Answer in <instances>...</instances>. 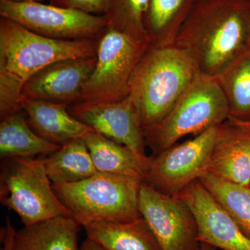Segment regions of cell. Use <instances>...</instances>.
<instances>
[{"instance_id":"f1b7e54d","label":"cell","mask_w":250,"mask_h":250,"mask_svg":"<svg viewBox=\"0 0 250 250\" xmlns=\"http://www.w3.org/2000/svg\"><path fill=\"white\" fill-rule=\"evenodd\" d=\"M200 250H219L218 248L210 246V245L207 244V243H201V248Z\"/></svg>"},{"instance_id":"e0dca14e","label":"cell","mask_w":250,"mask_h":250,"mask_svg":"<svg viewBox=\"0 0 250 250\" xmlns=\"http://www.w3.org/2000/svg\"><path fill=\"white\" fill-rule=\"evenodd\" d=\"M80 226L68 216L24 226L16 231L13 250H80Z\"/></svg>"},{"instance_id":"cb8c5ba5","label":"cell","mask_w":250,"mask_h":250,"mask_svg":"<svg viewBox=\"0 0 250 250\" xmlns=\"http://www.w3.org/2000/svg\"><path fill=\"white\" fill-rule=\"evenodd\" d=\"M150 0H111L104 15L107 28L150 43L146 19Z\"/></svg>"},{"instance_id":"ba28073f","label":"cell","mask_w":250,"mask_h":250,"mask_svg":"<svg viewBox=\"0 0 250 250\" xmlns=\"http://www.w3.org/2000/svg\"><path fill=\"white\" fill-rule=\"evenodd\" d=\"M221 125L148 157L143 182L162 193L178 197L186 187L207 172Z\"/></svg>"},{"instance_id":"8fae6325","label":"cell","mask_w":250,"mask_h":250,"mask_svg":"<svg viewBox=\"0 0 250 250\" xmlns=\"http://www.w3.org/2000/svg\"><path fill=\"white\" fill-rule=\"evenodd\" d=\"M178 197L195 216L200 243L219 250H250L249 238L199 179L189 184Z\"/></svg>"},{"instance_id":"ac0fdd59","label":"cell","mask_w":250,"mask_h":250,"mask_svg":"<svg viewBox=\"0 0 250 250\" xmlns=\"http://www.w3.org/2000/svg\"><path fill=\"white\" fill-rule=\"evenodd\" d=\"M83 139L98 172L135 177L143 182L148 158L142 159L130 148L95 131Z\"/></svg>"},{"instance_id":"9c48e42d","label":"cell","mask_w":250,"mask_h":250,"mask_svg":"<svg viewBox=\"0 0 250 250\" xmlns=\"http://www.w3.org/2000/svg\"><path fill=\"white\" fill-rule=\"evenodd\" d=\"M0 16L36 34L59 40L99 39L108 27L104 16L41 2L0 0Z\"/></svg>"},{"instance_id":"5bb4252c","label":"cell","mask_w":250,"mask_h":250,"mask_svg":"<svg viewBox=\"0 0 250 250\" xmlns=\"http://www.w3.org/2000/svg\"><path fill=\"white\" fill-rule=\"evenodd\" d=\"M207 172L230 183L250 188V135L228 121L222 125Z\"/></svg>"},{"instance_id":"4dcf8cb0","label":"cell","mask_w":250,"mask_h":250,"mask_svg":"<svg viewBox=\"0 0 250 250\" xmlns=\"http://www.w3.org/2000/svg\"></svg>"},{"instance_id":"9a60e30c","label":"cell","mask_w":250,"mask_h":250,"mask_svg":"<svg viewBox=\"0 0 250 250\" xmlns=\"http://www.w3.org/2000/svg\"><path fill=\"white\" fill-rule=\"evenodd\" d=\"M67 106L41 100H24L22 103L31 128L44 139L61 146L94 131L72 116Z\"/></svg>"},{"instance_id":"52a82bcc","label":"cell","mask_w":250,"mask_h":250,"mask_svg":"<svg viewBox=\"0 0 250 250\" xmlns=\"http://www.w3.org/2000/svg\"><path fill=\"white\" fill-rule=\"evenodd\" d=\"M149 45L107 28L99 39L96 65L77 103H116L128 98L133 72Z\"/></svg>"},{"instance_id":"d6986e66","label":"cell","mask_w":250,"mask_h":250,"mask_svg":"<svg viewBox=\"0 0 250 250\" xmlns=\"http://www.w3.org/2000/svg\"><path fill=\"white\" fill-rule=\"evenodd\" d=\"M20 111L1 118V158L34 157L49 155L61 146L44 139L31 128L25 113Z\"/></svg>"},{"instance_id":"4fadbf2b","label":"cell","mask_w":250,"mask_h":250,"mask_svg":"<svg viewBox=\"0 0 250 250\" xmlns=\"http://www.w3.org/2000/svg\"><path fill=\"white\" fill-rule=\"evenodd\" d=\"M96 62L97 56L50 64L27 81L23 87L22 100H41L67 106L77 103Z\"/></svg>"},{"instance_id":"f546056e","label":"cell","mask_w":250,"mask_h":250,"mask_svg":"<svg viewBox=\"0 0 250 250\" xmlns=\"http://www.w3.org/2000/svg\"><path fill=\"white\" fill-rule=\"evenodd\" d=\"M12 2H40L42 0H7Z\"/></svg>"},{"instance_id":"7402d4cb","label":"cell","mask_w":250,"mask_h":250,"mask_svg":"<svg viewBox=\"0 0 250 250\" xmlns=\"http://www.w3.org/2000/svg\"><path fill=\"white\" fill-rule=\"evenodd\" d=\"M223 90L229 108V118L250 119V47L214 77Z\"/></svg>"},{"instance_id":"3957f363","label":"cell","mask_w":250,"mask_h":250,"mask_svg":"<svg viewBox=\"0 0 250 250\" xmlns=\"http://www.w3.org/2000/svg\"><path fill=\"white\" fill-rule=\"evenodd\" d=\"M201 74L196 60L184 46L150 44L129 83V96L143 131L165 118Z\"/></svg>"},{"instance_id":"7c38bea8","label":"cell","mask_w":250,"mask_h":250,"mask_svg":"<svg viewBox=\"0 0 250 250\" xmlns=\"http://www.w3.org/2000/svg\"><path fill=\"white\" fill-rule=\"evenodd\" d=\"M69 113L105 137L126 146L143 159L144 136L132 100L108 103H75L67 106Z\"/></svg>"},{"instance_id":"44dd1931","label":"cell","mask_w":250,"mask_h":250,"mask_svg":"<svg viewBox=\"0 0 250 250\" xmlns=\"http://www.w3.org/2000/svg\"><path fill=\"white\" fill-rule=\"evenodd\" d=\"M198 0H150L146 29L153 45H171Z\"/></svg>"},{"instance_id":"8992f818","label":"cell","mask_w":250,"mask_h":250,"mask_svg":"<svg viewBox=\"0 0 250 250\" xmlns=\"http://www.w3.org/2000/svg\"><path fill=\"white\" fill-rule=\"evenodd\" d=\"M0 169V202L16 212L24 226L71 217L54 192L43 158H2Z\"/></svg>"},{"instance_id":"2e32d148","label":"cell","mask_w":250,"mask_h":250,"mask_svg":"<svg viewBox=\"0 0 250 250\" xmlns=\"http://www.w3.org/2000/svg\"><path fill=\"white\" fill-rule=\"evenodd\" d=\"M83 228L87 238L106 250H163L142 215L125 223L95 221Z\"/></svg>"},{"instance_id":"83f0119b","label":"cell","mask_w":250,"mask_h":250,"mask_svg":"<svg viewBox=\"0 0 250 250\" xmlns=\"http://www.w3.org/2000/svg\"><path fill=\"white\" fill-rule=\"evenodd\" d=\"M80 250H106L103 246L92 241L89 238H87L82 243L80 247Z\"/></svg>"},{"instance_id":"5b68a950","label":"cell","mask_w":250,"mask_h":250,"mask_svg":"<svg viewBox=\"0 0 250 250\" xmlns=\"http://www.w3.org/2000/svg\"><path fill=\"white\" fill-rule=\"evenodd\" d=\"M229 118L228 100L216 79L201 74L165 118L143 131L145 143L155 155L184 136L201 134L224 124Z\"/></svg>"},{"instance_id":"6da1fadb","label":"cell","mask_w":250,"mask_h":250,"mask_svg":"<svg viewBox=\"0 0 250 250\" xmlns=\"http://www.w3.org/2000/svg\"><path fill=\"white\" fill-rule=\"evenodd\" d=\"M99 39H51L36 34L11 20L1 18V118L22 111L23 87L31 77L55 62L96 57Z\"/></svg>"},{"instance_id":"484cf974","label":"cell","mask_w":250,"mask_h":250,"mask_svg":"<svg viewBox=\"0 0 250 250\" xmlns=\"http://www.w3.org/2000/svg\"><path fill=\"white\" fill-rule=\"evenodd\" d=\"M16 231L13 227L9 217L6 218V225L4 229V248L3 250H13Z\"/></svg>"},{"instance_id":"30bf717a","label":"cell","mask_w":250,"mask_h":250,"mask_svg":"<svg viewBox=\"0 0 250 250\" xmlns=\"http://www.w3.org/2000/svg\"><path fill=\"white\" fill-rule=\"evenodd\" d=\"M139 205L163 250H200L196 220L179 197L169 196L143 182Z\"/></svg>"},{"instance_id":"277c9868","label":"cell","mask_w":250,"mask_h":250,"mask_svg":"<svg viewBox=\"0 0 250 250\" xmlns=\"http://www.w3.org/2000/svg\"><path fill=\"white\" fill-rule=\"evenodd\" d=\"M142 182L135 177L98 172L76 183L52 186L72 218L83 227L95 221L125 223L141 217Z\"/></svg>"},{"instance_id":"d4e9b609","label":"cell","mask_w":250,"mask_h":250,"mask_svg":"<svg viewBox=\"0 0 250 250\" xmlns=\"http://www.w3.org/2000/svg\"><path fill=\"white\" fill-rule=\"evenodd\" d=\"M111 0H50L52 5L90 14H105Z\"/></svg>"},{"instance_id":"4316f807","label":"cell","mask_w":250,"mask_h":250,"mask_svg":"<svg viewBox=\"0 0 250 250\" xmlns=\"http://www.w3.org/2000/svg\"><path fill=\"white\" fill-rule=\"evenodd\" d=\"M228 122L241 132L250 135V119L248 121H239V120L229 118Z\"/></svg>"},{"instance_id":"ffe728a7","label":"cell","mask_w":250,"mask_h":250,"mask_svg":"<svg viewBox=\"0 0 250 250\" xmlns=\"http://www.w3.org/2000/svg\"><path fill=\"white\" fill-rule=\"evenodd\" d=\"M43 161L52 185L76 183L98 172L83 138L65 143Z\"/></svg>"},{"instance_id":"7a4b0ae2","label":"cell","mask_w":250,"mask_h":250,"mask_svg":"<svg viewBox=\"0 0 250 250\" xmlns=\"http://www.w3.org/2000/svg\"><path fill=\"white\" fill-rule=\"evenodd\" d=\"M188 49L202 75L215 77L250 42V0H198L175 42Z\"/></svg>"},{"instance_id":"603a6c76","label":"cell","mask_w":250,"mask_h":250,"mask_svg":"<svg viewBox=\"0 0 250 250\" xmlns=\"http://www.w3.org/2000/svg\"><path fill=\"white\" fill-rule=\"evenodd\" d=\"M199 180L250 240V188L230 183L208 172L202 174Z\"/></svg>"}]
</instances>
